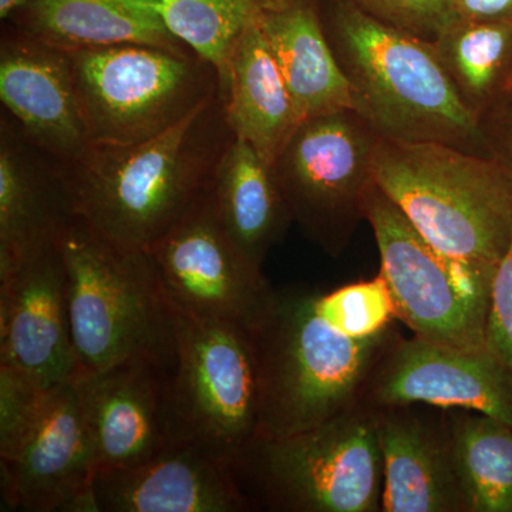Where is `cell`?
I'll use <instances>...</instances> for the list:
<instances>
[{
  "label": "cell",
  "instance_id": "obj_1",
  "mask_svg": "<svg viewBox=\"0 0 512 512\" xmlns=\"http://www.w3.org/2000/svg\"><path fill=\"white\" fill-rule=\"evenodd\" d=\"M220 96L164 133L130 146H93L63 165L74 218L126 247L150 249L210 191L228 141Z\"/></svg>",
  "mask_w": 512,
  "mask_h": 512
},
{
  "label": "cell",
  "instance_id": "obj_2",
  "mask_svg": "<svg viewBox=\"0 0 512 512\" xmlns=\"http://www.w3.org/2000/svg\"><path fill=\"white\" fill-rule=\"evenodd\" d=\"M376 184L481 301L512 239V174L497 158L380 138Z\"/></svg>",
  "mask_w": 512,
  "mask_h": 512
},
{
  "label": "cell",
  "instance_id": "obj_3",
  "mask_svg": "<svg viewBox=\"0 0 512 512\" xmlns=\"http://www.w3.org/2000/svg\"><path fill=\"white\" fill-rule=\"evenodd\" d=\"M323 28L352 92L353 111L380 138L440 143L493 157L483 123L467 109L427 40L333 0Z\"/></svg>",
  "mask_w": 512,
  "mask_h": 512
},
{
  "label": "cell",
  "instance_id": "obj_4",
  "mask_svg": "<svg viewBox=\"0 0 512 512\" xmlns=\"http://www.w3.org/2000/svg\"><path fill=\"white\" fill-rule=\"evenodd\" d=\"M261 380L256 437L292 436L338 416L362 399L369 377L397 335H345L320 315L316 289H274L248 330Z\"/></svg>",
  "mask_w": 512,
  "mask_h": 512
},
{
  "label": "cell",
  "instance_id": "obj_5",
  "mask_svg": "<svg viewBox=\"0 0 512 512\" xmlns=\"http://www.w3.org/2000/svg\"><path fill=\"white\" fill-rule=\"evenodd\" d=\"M57 245L80 372L141 360L173 366L177 312L150 251L117 244L77 218Z\"/></svg>",
  "mask_w": 512,
  "mask_h": 512
},
{
  "label": "cell",
  "instance_id": "obj_6",
  "mask_svg": "<svg viewBox=\"0 0 512 512\" xmlns=\"http://www.w3.org/2000/svg\"><path fill=\"white\" fill-rule=\"evenodd\" d=\"M379 409L365 402L301 433L256 437L231 464L252 507L274 512L382 511Z\"/></svg>",
  "mask_w": 512,
  "mask_h": 512
},
{
  "label": "cell",
  "instance_id": "obj_7",
  "mask_svg": "<svg viewBox=\"0 0 512 512\" xmlns=\"http://www.w3.org/2000/svg\"><path fill=\"white\" fill-rule=\"evenodd\" d=\"M170 443L188 444L231 466L256 439L261 380L247 329L177 313L167 380Z\"/></svg>",
  "mask_w": 512,
  "mask_h": 512
},
{
  "label": "cell",
  "instance_id": "obj_8",
  "mask_svg": "<svg viewBox=\"0 0 512 512\" xmlns=\"http://www.w3.org/2000/svg\"><path fill=\"white\" fill-rule=\"evenodd\" d=\"M67 53L93 146L143 143L218 94L214 67L192 52L116 45Z\"/></svg>",
  "mask_w": 512,
  "mask_h": 512
},
{
  "label": "cell",
  "instance_id": "obj_9",
  "mask_svg": "<svg viewBox=\"0 0 512 512\" xmlns=\"http://www.w3.org/2000/svg\"><path fill=\"white\" fill-rule=\"evenodd\" d=\"M379 137L353 110L303 120L274 164L292 221L338 258L366 220Z\"/></svg>",
  "mask_w": 512,
  "mask_h": 512
},
{
  "label": "cell",
  "instance_id": "obj_10",
  "mask_svg": "<svg viewBox=\"0 0 512 512\" xmlns=\"http://www.w3.org/2000/svg\"><path fill=\"white\" fill-rule=\"evenodd\" d=\"M365 212L396 318L417 338L456 348L484 349L487 303L468 288L376 183L367 194Z\"/></svg>",
  "mask_w": 512,
  "mask_h": 512
},
{
  "label": "cell",
  "instance_id": "obj_11",
  "mask_svg": "<svg viewBox=\"0 0 512 512\" xmlns=\"http://www.w3.org/2000/svg\"><path fill=\"white\" fill-rule=\"evenodd\" d=\"M148 251L180 315L249 330L274 292L261 266L249 261L225 231L210 191Z\"/></svg>",
  "mask_w": 512,
  "mask_h": 512
},
{
  "label": "cell",
  "instance_id": "obj_12",
  "mask_svg": "<svg viewBox=\"0 0 512 512\" xmlns=\"http://www.w3.org/2000/svg\"><path fill=\"white\" fill-rule=\"evenodd\" d=\"M362 402L484 414L512 426V375L490 352L394 336L369 377Z\"/></svg>",
  "mask_w": 512,
  "mask_h": 512
},
{
  "label": "cell",
  "instance_id": "obj_13",
  "mask_svg": "<svg viewBox=\"0 0 512 512\" xmlns=\"http://www.w3.org/2000/svg\"><path fill=\"white\" fill-rule=\"evenodd\" d=\"M0 468L3 500L13 510L99 512L96 456L74 380L50 389L42 416Z\"/></svg>",
  "mask_w": 512,
  "mask_h": 512
},
{
  "label": "cell",
  "instance_id": "obj_14",
  "mask_svg": "<svg viewBox=\"0 0 512 512\" xmlns=\"http://www.w3.org/2000/svg\"><path fill=\"white\" fill-rule=\"evenodd\" d=\"M0 365L15 367L46 389L79 376L57 242L0 281Z\"/></svg>",
  "mask_w": 512,
  "mask_h": 512
},
{
  "label": "cell",
  "instance_id": "obj_15",
  "mask_svg": "<svg viewBox=\"0 0 512 512\" xmlns=\"http://www.w3.org/2000/svg\"><path fill=\"white\" fill-rule=\"evenodd\" d=\"M170 369L141 360L74 379L96 471L137 466L171 444L165 412Z\"/></svg>",
  "mask_w": 512,
  "mask_h": 512
},
{
  "label": "cell",
  "instance_id": "obj_16",
  "mask_svg": "<svg viewBox=\"0 0 512 512\" xmlns=\"http://www.w3.org/2000/svg\"><path fill=\"white\" fill-rule=\"evenodd\" d=\"M0 100L30 143L57 163L72 165L93 147L64 50L20 32L3 39Z\"/></svg>",
  "mask_w": 512,
  "mask_h": 512
},
{
  "label": "cell",
  "instance_id": "obj_17",
  "mask_svg": "<svg viewBox=\"0 0 512 512\" xmlns=\"http://www.w3.org/2000/svg\"><path fill=\"white\" fill-rule=\"evenodd\" d=\"M99 512H245L251 501L224 461L188 444H168L134 467L96 471Z\"/></svg>",
  "mask_w": 512,
  "mask_h": 512
},
{
  "label": "cell",
  "instance_id": "obj_18",
  "mask_svg": "<svg viewBox=\"0 0 512 512\" xmlns=\"http://www.w3.org/2000/svg\"><path fill=\"white\" fill-rule=\"evenodd\" d=\"M74 220L63 164L33 146L18 126L0 130V281L52 247Z\"/></svg>",
  "mask_w": 512,
  "mask_h": 512
},
{
  "label": "cell",
  "instance_id": "obj_19",
  "mask_svg": "<svg viewBox=\"0 0 512 512\" xmlns=\"http://www.w3.org/2000/svg\"><path fill=\"white\" fill-rule=\"evenodd\" d=\"M383 512H467L448 417L413 406L379 409Z\"/></svg>",
  "mask_w": 512,
  "mask_h": 512
},
{
  "label": "cell",
  "instance_id": "obj_20",
  "mask_svg": "<svg viewBox=\"0 0 512 512\" xmlns=\"http://www.w3.org/2000/svg\"><path fill=\"white\" fill-rule=\"evenodd\" d=\"M218 96L232 137L274 165L302 119L258 19L239 39Z\"/></svg>",
  "mask_w": 512,
  "mask_h": 512
},
{
  "label": "cell",
  "instance_id": "obj_21",
  "mask_svg": "<svg viewBox=\"0 0 512 512\" xmlns=\"http://www.w3.org/2000/svg\"><path fill=\"white\" fill-rule=\"evenodd\" d=\"M302 121L353 110L352 92L323 28L316 0H274L259 15Z\"/></svg>",
  "mask_w": 512,
  "mask_h": 512
},
{
  "label": "cell",
  "instance_id": "obj_22",
  "mask_svg": "<svg viewBox=\"0 0 512 512\" xmlns=\"http://www.w3.org/2000/svg\"><path fill=\"white\" fill-rule=\"evenodd\" d=\"M13 18L20 33L64 52L116 45L191 52L165 25L158 0H29Z\"/></svg>",
  "mask_w": 512,
  "mask_h": 512
},
{
  "label": "cell",
  "instance_id": "obj_23",
  "mask_svg": "<svg viewBox=\"0 0 512 512\" xmlns=\"http://www.w3.org/2000/svg\"><path fill=\"white\" fill-rule=\"evenodd\" d=\"M210 195L239 251L262 266L269 249L292 222L274 165L266 163L248 143L232 137L215 165Z\"/></svg>",
  "mask_w": 512,
  "mask_h": 512
},
{
  "label": "cell",
  "instance_id": "obj_24",
  "mask_svg": "<svg viewBox=\"0 0 512 512\" xmlns=\"http://www.w3.org/2000/svg\"><path fill=\"white\" fill-rule=\"evenodd\" d=\"M431 47L467 109L484 123L512 84V23L454 18Z\"/></svg>",
  "mask_w": 512,
  "mask_h": 512
},
{
  "label": "cell",
  "instance_id": "obj_25",
  "mask_svg": "<svg viewBox=\"0 0 512 512\" xmlns=\"http://www.w3.org/2000/svg\"><path fill=\"white\" fill-rule=\"evenodd\" d=\"M467 512H512V426L473 412L448 416Z\"/></svg>",
  "mask_w": 512,
  "mask_h": 512
},
{
  "label": "cell",
  "instance_id": "obj_26",
  "mask_svg": "<svg viewBox=\"0 0 512 512\" xmlns=\"http://www.w3.org/2000/svg\"><path fill=\"white\" fill-rule=\"evenodd\" d=\"M274 0H158L165 25L192 53L214 67L218 90L245 30Z\"/></svg>",
  "mask_w": 512,
  "mask_h": 512
},
{
  "label": "cell",
  "instance_id": "obj_27",
  "mask_svg": "<svg viewBox=\"0 0 512 512\" xmlns=\"http://www.w3.org/2000/svg\"><path fill=\"white\" fill-rule=\"evenodd\" d=\"M316 306L336 329L357 339L379 335L392 328L396 318L392 295L382 275L329 292L316 289Z\"/></svg>",
  "mask_w": 512,
  "mask_h": 512
},
{
  "label": "cell",
  "instance_id": "obj_28",
  "mask_svg": "<svg viewBox=\"0 0 512 512\" xmlns=\"http://www.w3.org/2000/svg\"><path fill=\"white\" fill-rule=\"evenodd\" d=\"M49 392L26 373L0 365V460L12 456L35 427Z\"/></svg>",
  "mask_w": 512,
  "mask_h": 512
},
{
  "label": "cell",
  "instance_id": "obj_29",
  "mask_svg": "<svg viewBox=\"0 0 512 512\" xmlns=\"http://www.w3.org/2000/svg\"><path fill=\"white\" fill-rule=\"evenodd\" d=\"M350 5L420 39H436L454 19L456 0H346Z\"/></svg>",
  "mask_w": 512,
  "mask_h": 512
},
{
  "label": "cell",
  "instance_id": "obj_30",
  "mask_svg": "<svg viewBox=\"0 0 512 512\" xmlns=\"http://www.w3.org/2000/svg\"><path fill=\"white\" fill-rule=\"evenodd\" d=\"M485 348L490 350L512 375V239L491 285L485 325Z\"/></svg>",
  "mask_w": 512,
  "mask_h": 512
},
{
  "label": "cell",
  "instance_id": "obj_31",
  "mask_svg": "<svg viewBox=\"0 0 512 512\" xmlns=\"http://www.w3.org/2000/svg\"><path fill=\"white\" fill-rule=\"evenodd\" d=\"M491 153L512 174V104L484 121Z\"/></svg>",
  "mask_w": 512,
  "mask_h": 512
},
{
  "label": "cell",
  "instance_id": "obj_32",
  "mask_svg": "<svg viewBox=\"0 0 512 512\" xmlns=\"http://www.w3.org/2000/svg\"><path fill=\"white\" fill-rule=\"evenodd\" d=\"M454 18L468 22L512 23V0H456Z\"/></svg>",
  "mask_w": 512,
  "mask_h": 512
},
{
  "label": "cell",
  "instance_id": "obj_33",
  "mask_svg": "<svg viewBox=\"0 0 512 512\" xmlns=\"http://www.w3.org/2000/svg\"><path fill=\"white\" fill-rule=\"evenodd\" d=\"M28 3L29 0H0V18L3 20L13 18Z\"/></svg>",
  "mask_w": 512,
  "mask_h": 512
},
{
  "label": "cell",
  "instance_id": "obj_34",
  "mask_svg": "<svg viewBox=\"0 0 512 512\" xmlns=\"http://www.w3.org/2000/svg\"><path fill=\"white\" fill-rule=\"evenodd\" d=\"M510 104H512V84L510 92H508L507 96H505L503 103H501L500 106H498L497 109L494 110V113H497L498 110L504 109V107L510 106ZM493 114H491V116H493Z\"/></svg>",
  "mask_w": 512,
  "mask_h": 512
}]
</instances>
